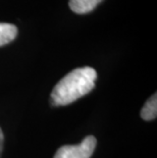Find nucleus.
Returning a JSON list of instances; mask_svg holds the SVG:
<instances>
[{
  "label": "nucleus",
  "mask_w": 157,
  "mask_h": 158,
  "mask_svg": "<svg viewBox=\"0 0 157 158\" xmlns=\"http://www.w3.org/2000/svg\"><path fill=\"white\" fill-rule=\"evenodd\" d=\"M96 80V70L90 66L72 70L53 88L51 104L53 106H64L75 102L95 88Z\"/></svg>",
  "instance_id": "nucleus-1"
},
{
  "label": "nucleus",
  "mask_w": 157,
  "mask_h": 158,
  "mask_svg": "<svg viewBox=\"0 0 157 158\" xmlns=\"http://www.w3.org/2000/svg\"><path fill=\"white\" fill-rule=\"evenodd\" d=\"M97 145L94 136H88L79 145H65L60 147L54 158H90Z\"/></svg>",
  "instance_id": "nucleus-2"
},
{
  "label": "nucleus",
  "mask_w": 157,
  "mask_h": 158,
  "mask_svg": "<svg viewBox=\"0 0 157 158\" xmlns=\"http://www.w3.org/2000/svg\"><path fill=\"white\" fill-rule=\"evenodd\" d=\"M103 0H69V8L79 15L91 12L98 6Z\"/></svg>",
  "instance_id": "nucleus-3"
},
{
  "label": "nucleus",
  "mask_w": 157,
  "mask_h": 158,
  "mask_svg": "<svg viewBox=\"0 0 157 158\" xmlns=\"http://www.w3.org/2000/svg\"><path fill=\"white\" fill-rule=\"evenodd\" d=\"M18 29L11 23H0V46L6 45L15 39Z\"/></svg>",
  "instance_id": "nucleus-4"
},
{
  "label": "nucleus",
  "mask_w": 157,
  "mask_h": 158,
  "mask_svg": "<svg viewBox=\"0 0 157 158\" xmlns=\"http://www.w3.org/2000/svg\"><path fill=\"white\" fill-rule=\"evenodd\" d=\"M157 115V95L153 94L147 100L145 105L141 110V117L144 120H153Z\"/></svg>",
  "instance_id": "nucleus-5"
},
{
  "label": "nucleus",
  "mask_w": 157,
  "mask_h": 158,
  "mask_svg": "<svg viewBox=\"0 0 157 158\" xmlns=\"http://www.w3.org/2000/svg\"><path fill=\"white\" fill-rule=\"evenodd\" d=\"M3 143H4V136H3V132L0 127V156L2 154V150H3Z\"/></svg>",
  "instance_id": "nucleus-6"
}]
</instances>
